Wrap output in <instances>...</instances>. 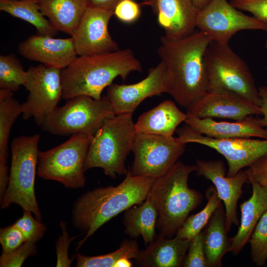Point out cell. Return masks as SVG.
I'll return each mask as SVG.
<instances>
[{
    "label": "cell",
    "instance_id": "cell-1",
    "mask_svg": "<svg viewBox=\"0 0 267 267\" xmlns=\"http://www.w3.org/2000/svg\"><path fill=\"white\" fill-rule=\"evenodd\" d=\"M212 41L199 30L183 38L162 36L157 53L168 76L166 93L191 114L209 92V78L204 62Z\"/></svg>",
    "mask_w": 267,
    "mask_h": 267
},
{
    "label": "cell",
    "instance_id": "cell-2",
    "mask_svg": "<svg viewBox=\"0 0 267 267\" xmlns=\"http://www.w3.org/2000/svg\"><path fill=\"white\" fill-rule=\"evenodd\" d=\"M155 179L150 177L134 176L129 170L118 185L97 188L78 198L73 206V224L86 234L77 249L112 218L143 203Z\"/></svg>",
    "mask_w": 267,
    "mask_h": 267
},
{
    "label": "cell",
    "instance_id": "cell-3",
    "mask_svg": "<svg viewBox=\"0 0 267 267\" xmlns=\"http://www.w3.org/2000/svg\"><path fill=\"white\" fill-rule=\"evenodd\" d=\"M142 65L129 48L100 54L78 56L61 69L62 98L78 96L95 99L102 97L103 90L120 77L125 80L132 72L142 71Z\"/></svg>",
    "mask_w": 267,
    "mask_h": 267
},
{
    "label": "cell",
    "instance_id": "cell-4",
    "mask_svg": "<svg viewBox=\"0 0 267 267\" xmlns=\"http://www.w3.org/2000/svg\"><path fill=\"white\" fill-rule=\"evenodd\" d=\"M196 165L178 161L165 175L156 178L150 190L158 210L157 225L166 238L176 235L190 212L201 203L202 194L188 185Z\"/></svg>",
    "mask_w": 267,
    "mask_h": 267
},
{
    "label": "cell",
    "instance_id": "cell-5",
    "mask_svg": "<svg viewBox=\"0 0 267 267\" xmlns=\"http://www.w3.org/2000/svg\"><path fill=\"white\" fill-rule=\"evenodd\" d=\"M133 114L115 115L104 121L91 141L86 171L100 168L112 178L127 174L125 162L132 151L136 133Z\"/></svg>",
    "mask_w": 267,
    "mask_h": 267
},
{
    "label": "cell",
    "instance_id": "cell-6",
    "mask_svg": "<svg viewBox=\"0 0 267 267\" xmlns=\"http://www.w3.org/2000/svg\"><path fill=\"white\" fill-rule=\"evenodd\" d=\"M40 138V135L35 134L20 136L12 140L8 183L0 199V206L1 209H5L12 204H18L23 210L31 212L41 221L42 217L35 191Z\"/></svg>",
    "mask_w": 267,
    "mask_h": 267
},
{
    "label": "cell",
    "instance_id": "cell-7",
    "mask_svg": "<svg viewBox=\"0 0 267 267\" xmlns=\"http://www.w3.org/2000/svg\"><path fill=\"white\" fill-rule=\"evenodd\" d=\"M209 78V92L225 90L260 107L261 97L246 62L230 47L211 41L204 54Z\"/></svg>",
    "mask_w": 267,
    "mask_h": 267
},
{
    "label": "cell",
    "instance_id": "cell-8",
    "mask_svg": "<svg viewBox=\"0 0 267 267\" xmlns=\"http://www.w3.org/2000/svg\"><path fill=\"white\" fill-rule=\"evenodd\" d=\"M93 135L72 134L65 142L39 154L37 174L42 178L59 182L68 188L85 186V162Z\"/></svg>",
    "mask_w": 267,
    "mask_h": 267
},
{
    "label": "cell",
    "instance_id": "cell-9",
    "mask_svg": "<svg viewBox=\"0 0 267 267\" xmlns=\"http://www.w3.org/2000/svg\"><path fill=\"white\" fill-rule=\"evenodd\" d=\"M67 100L46 117L41 126L43 131L59 135H94L107 118L115 115L106 95L99 99L78 96Z\"/></svg>",
    "mask_w": 267,
    "mask_h": 267
},
{
    "label": "cell",
    "instance_id": "cell-10",
    "mask_svg": "<svg viewBox=\"0 0 267 267\" xmlns=\"http://www.w3.org/2000/svg\"><path fill=\"white\" fill-rule=\"evenodd\" d=\"M179 138L136 133L131 174L157 178L167 173L185 151Z\"/></svg>",
    "mask_w": 267,
    "mask_h": 267
},
{
    "label": "cell",
    "instance_id": "cell-11",
    "mask_svg": "<svg viewBox=\"0 0 267 267\" xmlns=\"http://www.w3.org/2000/svg\"><path fill=\"white\" fill-rule=\"evenodd\" d=\"M24 86L29 94L21 104L22 117L25 120L33 118L41 126L62 98L61 69L42 64L31 67L27 70Z\"/></svg>",
    "mask_w": 267,
    "mask_h": 267
},
{
    "label": "cell",
    "instance_id": "cell-12",
    "mask_svg": "<svg viewBox=\"0 0 267 267\" xmlns=\"http://www.w3.org/2000/svg\"><path fill=\"white\" fill-rule=\"evenodd\" d=\"M177 133L179 140L185 144L189 143L202 144L222 154L227 162L226 176L228 177L234 176L267 154V139L214 138L200 134L187 125L179 128Z\"/></svg>",
    "mask_w": 267,
    "mask_h": 267
},
{
    "label": "cell",
    "instance_id": "cell-13",
    "mask_svg": "<svg viewBox=\"0 0 267 267\" xmlns=\"http://www.w3.org/2000/svg\"><path fill=\"white\" fill-rule=\"evenodd\" d=\"M196 27L207 34L212 41L224 44H228L240 31H267V24L243 13L227 0H210L199 10Z\"/></svg>",
    "mask_w": 267,
    "mask_h": 267
},
{
    "label": "cell",
    "instance_id": "cell-14",
    "mask_svg": "<svg viewBox=\"0 0 267 267\" xmlns=\"http://www.w3.org/2000/svg\"><path fill=\"white\" fill-rule=\"evenodd\" d=\"M114 11L89 6L71 37L78 56L106 53L120 49L108 31Z\"/></svg>",
    "mask_w": 267,
    "mask_h": 267
},
{
    "label": "cell",
    "instance_id": "cell-15",
    "mask_svg": "<svg viewBox=\"0 0 267 267\" xmlns=\"http://www.w3.org/2000/svg\"><path fill=\"white\" fill-rule=\"evenodd\" d=\"M167 83L166 70L160 62L138 82L130 85L112 83L107 87L106 96L115 115L133 113L145 99L166 93Z\"/></svg>",
    "mask_w": 267,
    "mask_h": 267
},
{
    "label": "cell",
    "instance_id": "cell-16",
    "mask_svg": "<svg viewBox=\"0 0 267 267\" xmlns=\"http://www.w3.org/2000/svg\"><path fill=\"white\" fill-rule=\"evenodd\" d=\"M196 171L214 184L219 197L225 208V223L228 232L233 224L239 225L237 205L243 193V184L248 181L246 170L239 171L232 177L225 176V168L220 160H197Z\"/></svg>",
    "mask_w": 267,
    "mask_h": 267
},
{
    "label": "cell",
    "instance_id": "cell-17",
    "mask_svg": "<svg viewBox=\"0 0 267 267\" xmlns=\"http://www.w3.org/2000/svg\"><path fill=\"white\" fill-rule=\"evenodd\" d=\"M142 4L151 8L167 38L179 39L195 31L199 10L191 0H145Z\"/></svg>",
    "mask_w": 267,
    "mask_h": 267
},
{
    "label": "cell",
    "instance_id": "cell-18",
    "mask_svg": "<svg viewBox=\"0 0 267 267\" xmlns=\"http://www.w3.org/2000/svg\"><path fill=\"white\" fill-rule=\"evenodd\" d=\"M18 50L26 59L60 69L68 66L78 56L72 37L54 38L38 34L21 42Z\"/></svg>",
    "mask_w": 267,
    "mask_h": 267
},
{
    "label": "cell",
    "instance_id": "cell-19",
    "mask_svg": "<svg viewBox=\"0 0 267 267\" xmlns=\"http://www.w3.org/2000/svg\"><path fill=\"white\" fill-rule=\"evenodd\" d=\"M200 118H222L242 120L254 115H261L259 107L245 98L225 90L208 92L190 114Z\"/></svg>",
    "mask_w": 267,
    "mask_h": 267
},
{
    "label": "cell",
    "instance_id": "cell-20",
    "mask_svg": "<svg viewBox=\"0 0 267 267\" xmlns=\"http://www.w3.org/2000/svg\"><path fill=\"white\" fill-rule=\"evenodd\" d=\"M186 124L196 132L217 139L251 138L267 139V129L262 127L259 118L250 116L229 122L216 121L212 118H200L187 113Z\"/></svg>",
    "mask_w": 267,
    "mask_h": 267
},
{
    "label": "cell",
    "instance_id": "cell-21",
    "mask_svg": "<svg viewBox=\"0 0 267 267\" xmlns=\"http://www.w3.org/2000/svg\"><path fill=\"white\" fill-rule=\"evenodd\" d=\"M191 240L177 235L166 238L159 234L134 259L135 264L142 267H181Z\"/></svg>",
    "mask_w": 267,
    "mask_h": 267
},
{
    "label": "cell",
    "instance_id": "cell-22",
    "mask_svg": "<svg viewBox=\"0 0 267 267\" xmlns=\"http://www.w3.org/2000/svg\"><path fill=\"white\" fill-rule=\"evenodd\" d=\"M187 113L180 111L171 100L162 101L143 113L134 124L136 133L173 136L178 126L185 121Z\"/></svg>",
    "mask_w": 267,
    "mask_h": 267
},
{
    "label": "cell",
    "instance_id": "cell-23",
    "mask_svg": "<svg viewBox=\"0 0 267 267\" xmlns=\"http://www.w3.org/2000/svg\"><path fill=\"white\" fill-rule=\"evenodd\" d=\"M251 183L252 195L240 206V224L236 234L231 238L230 252L234 255H237L249 241L259 221L267 210V189L255 181Z\"/></svg>",
    "mask_w": 267,
    "mask_h": 267
},
{
    "label": "cell",
    "instance_id": "cell-24",
    "mask_svg": "<svg viewBox=\"0 0 267 267\" xmlns=\"http://www.w3.org/2000/svg\"><path fill=\"white\" fill-rule=\"evenodd\" d=\"M157 208L150 191L146 199L125 211L123 223L124 232L132 238L141 236L146 245L155 239L158 219Z\"/></svg>",
    "mask_w": 267,
    "mask_h": 267
},
{
    "label": "cell",
    "instance_id": "cell-25",
    "mask_svg": "<svg viewBox=\"0 0 267 267\" xmlns=\"http://www.w3.org/2000/svg\"><path fill=\"white\" fill-rule=\"evenodd\" d=\"M38 3L56 30L71 36L89 6L88 0H38Z\"/></svg>",
    "mask_w": 267,
    "mask_h": 267
},
{
    "label": "cell",
    "instance_id": "cell-26",
    "mask_svg": "<svg viewBox=\"0 0 267 267\" xmlns=\"http://www.w3.org/2000/svg\"><path fill=\"white\" fill-rule=\"evenodd\" d=\"M204 232V247L208 267H221L224 255L230 251L225 210L222 203L214 212Z\"/></svg>",
    "mask_w": 267,
    "mask_h": 267
},
{
    "label": "cell",
    "instance_id": "cell-27",
    "mask_svg": "<svg viewBox=\"0 0 267 267\" xmlns=\"http://www.w3.org/2000/svg\"><path fill=\"white\" fill-rule=\"evenodd\" d=\"M0 10L30 23L38 34L53 37L58 31L41 11L38 0H0Z\"/></svg>",
    "mask_w": 267,
    "mask_h": 267
},
{
    "label": "cell",
    "instance_id": "cell-28",
    "mask_svg": "<svg viewBox=\"0 0 267 267\" xmlns=\"http://www.w3.org/2000/svg\"><path fill=\"white\" fill-rule=\"evenodd\" d=\"M22 114L21 104L13 97V92L0 89V164H6L8 142L11 128Z\"/></svg>",
    "mask_w": 267,
    "mask_h": 267
},
{
    "label": "cell",
    "instance_id": "cell-29",
    "mask_svg": "<svg viewBox=\"0 0 267 267\" xmlns=\"http://www.w3.org/2000/svg\"><path fill=\"white\" fill-rule=\"evenodd\" d=\"M206 197L208 201L204 208L196 214L188 216L176 235L191 240L206 226L214 212L222 203L214 186L208 188Z\"/></svg>",
    "mask_w": 267,
    "mask_h": 267
},
{
    "label": "cell",
    "instance_id": "cell-30",
    "mask_svg": "<svg viewBox=\"0 0 267 267\" xmlns=\"http://www.w3.org/2000/svg\"><path fill=\"white\" fill-rule=\"evenodd\" d=\"M139 247L135 240L124 239L119 248L108 254L87 256L80 253L76 255L77 267H114L115 263L121 258L134 259L139 252Z\"/></svg>",
    "mask_w": 267,
    "mask_h": 267
},
{
    "label": "cell",
    "instance_id": "cell-31",
    "mask_svg": "<svg viewBox=\"0 0 267 267\" xmlns=\"http://www.w3.org/2000/svg\"><path fill=\"white\" fill-rule=\"evenodd\" d=\"M27 78V71H25L20 61L12 54L0 56V89L10 90H18L21 86H24Z\"/></svg>",
    "mask_w": 267,
    "mask_h": 267
},
{
    "label": "cell",
    "instance_id": "cell-32",
    "mask_svg": "<svg viewBox=\"0 0 267 267\" xmlns=\"http://www.w3.org/2000/svg\"><path fill=\"white\" fill-rule=\"evenodd\" d=\"M252 262L263 267L267 260V210L255 226L249 239Z\"/></svg>",
    "mask_w": 267,
    "mask_h": 267
},
{
    "label": "cell",
    "instance_id": "cell-33",
    "mask_svg": "<svg viewBox=\"0 0 267 267\" xmlns=\"http://www.w3.org/2000/svg\"><path fill=\"white\" fill-rule=\"evenodd\" d=\"M32 213L29 211L23 210V216L14 224L22 233L26 241L35 243L43 237L46 226L34 218Z\"/></svg>",
    "mask_w": 267,
    "mask_h": 267
},
{
    "label": "cell",
    "instance_id": "cell-34",
    "mask_svg": "<svg viewBox=\"0 0 267 267\" xmlns=\"http://www.w3.org/2000/svg\"><path fill=\"white\" fill-rule=\"evenodd\" d=\"M182 267H208L204 251L203 231L200 232L190 241Z\"/></svg>",
    "mask_w": 267,
    "mask_h": 267
},
{
    "label": "cell",
    "instance_id": "cell-35",
    "mask_svg": "<svg viewBox=\"0 0 267 267\" xmlns=\"http://www.w3.org/2000/svg\"><path fill=\"white\" fill-rule=\"evenodd\" d=\"M35 244L29 241H25L11 252L2 253L0 257V267H21L28 257L37 253V247Z\"/></svg>",
    "mask_w": 267,
    "mask_h": 267
},
{
    "label": "cell",
    "instance_id": "cell-36",
    "mask_svg": "<svg viewBox=\"0 0 267 267\" xmlns=\"http://www.w3.org/2000/svg\"><path fill=\"white\" fill-rule=\"evenodd\" d=\"M25 241L22 233L14 223L0 228V243L2 247V253L11 252Z\"/></svg>",
    "mask_w": 267,
    "mask_h": 267
},
{
    "label": "cell",
    "instance_id": "cell-37",
    "mask_svg": "<svg viewBox=\"0 0 267 267\" xmlns=\"http://www.w3.org/2000/svg\"><path fill=\"white\" fill-rule=\"evenodd\" d=\"M62 234L59 236L56 243L57 255L56 267H70L73 258L70 259L68 255V249L70 244L75 237H70L67 231L66 223L64 222H60Z\"/></svg>",
    "mask_w": 267,
    "mask_h": 267
},
{
    "label": "cell",
    "instance_id": "cell-38",
    "mask_svg": "<svg viewBox=\"0 0 267 267\" xmlns=\"http://www.w3.org/2000/svg\"><path fill=\"white\" fill-rule=\"evenodd\" d=\"M236 8L249 12L260 21L267 24V0H231Z\"/></svg>",
    "mask_w": 267,
    "mask_h": 267
},
{
    "label": "cell",
    "instance_id": "cell-39",
    "mask_svg": "<svg viewBox=\"0 0 267 267\" xmlns=\"http://www.w3.org/2000/svg\"><path fill=\"white\" fill-rule=\"evenodd\" d=\"M140 6L134 0H122L115 7L114 15L121 22L132 23L140 15Z\"/></svg>",
    "mask_w": 267,
    "mask_h": 267
},
{
    "label": "cell",
    "instance_id": "cell-40",
    "mask_svg": "<svg viewBox=\"0 0 267 267\" xmlns=\"http://www.w3.org/2000/svg\"><path fill=\"white\" fill-rule=\"evenodd\" d=\"M246 172L249 182L255 181L267 189V154L248 167Z\"/></svg>",
    "mask_w": 267,
    "mask_h": 267
},
{
    "label": "cell",
    "instance_id": "cell-41",
    "mask_svg": "<svg viewBox=\"0 0 267 267\" xmlns=\"http://www.w3.org/2000/svg\"><path fill=\"white\" fill-rule=\"evenodd\" d=\"M261 97L260 106L262 118H259L262 127L267 129V86H264L258 88Z\"/></svg>",
    "mask_w": 267,
    "mask_h": 267
},
{
    "label": "cell",
    "instance_id": "cell-42",
    "mask_svg": "<svg viewBox=\"0 0 267 267\" xmlns=\"http://www.w3.org/2000/svg\"><path fill=\"white\" fill-rule=\"evenodd\" d=\"M89 6L114 11L116 5L122 0H88Z\"/></svg>",
    "mask_w": 267,
    "mask_h": 267
},
{
    "label": "cell",
    "instance_id": "cell-43",
    "mask_svg": "<svg viewBox=\"0 0 267 267\" xmlns=\"http://www.w3.org/2000/svg\"><path fill=\"white\" fill-rule=\"evenodd\" d=\"M128 258H122L119 259L115 264L114 267H131L133 264Z\"/></svg>",
    "mask_w": 267,
    "mask_h": 267
},
{
    "label": "cell",
    "instance_id": "cell-44",
    "mask_svg": "<svg viewBox=\"0 0 267 267\" xmlns=\"http://www.w3.org/2000/svg\"><path fill=\"white\" fill-rule=\"evenodd\" d=\"M194 5L198 10L204 8L210 1V0H191Z\"/></svg>",
    "mask_w": 267,
    "mask_h": 267
},
{
    "label": "cell",
    "instance_id": "cell-45",
    "mask_svg": "<svg viewBox=\"0 0 267 267\" xmlns=\"http://www.w3.org/2000/svg\"><path fill=\"white\" fill-rule=\"evenodd\" d=\"M265 46H266V48L267 49V40H266V42L265 43Z\"/></svg>",
    "mask_w": 267,
    "mask_h": 267
},
{
    "label": "cell",
    "instance_id": "cell-46",
    "mask_svg": "<svg viewBox=\"0 0 267 267\" xmlns=\"http://www.w3.org/2000/svg\"></svg>",
    "mask_w": 267,
    "mask_h": 267
}]
</instances>
